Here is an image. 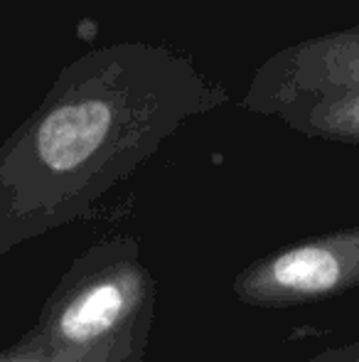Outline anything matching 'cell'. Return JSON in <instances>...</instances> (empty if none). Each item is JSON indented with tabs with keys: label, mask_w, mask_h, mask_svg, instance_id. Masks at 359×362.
I'll return each mask as SVG.
<instances>
[{
	"label": "cell",
	"mask_w": 359,
	"mask_h": 362,
	"mask_svg": "<svg viewBox=\"0 0 359 362\" xmlns=\"http://www.w3.org/2000/svg\"><path fill=\"white\" fill-rule=\"evenodd\" d=\"M140 296V276L135 269L106 272L54 300L44 323V340L62 348H87L104 340L130 318Z\"/></svg>",
	"instance_id": "6da1fadb"
},
{
	"label": "cell",
	"mask_w": 359,
	"mask_h": 362,
	"mask_svg": "<svg viewBox=\"0 0 359 362\" xmlns=\"http://www.w3.org/2000/svg\"><path fill=\"white\" fill-rule=\"evenodd\" d=\"M111 129V109L104 101H79L57 109L37 131L39 160L54 173H67L87 163Z\"/></svg>",
	"instance_id": "7a4b0ae2"
},
{
	"label": "cell",
	"mask_w": 359,
	"mask_h": 362,
	"mask_svg": "<svg viewBox=\"0 0 359 362\" xmlns=\"http://www.w3.org/2000/svg\"><path fill=\"white\" fill-rule=\"evenodd\" d=\"M340 262L325 247H298L283 252L266 267L264 274L239 279V286L256 296L266 286H273L288 293H322L340 281Z\"/></svg>",
	"instance_id": "3957f363"
}]
</instances>
